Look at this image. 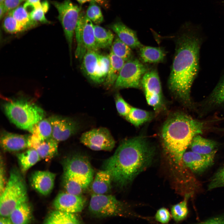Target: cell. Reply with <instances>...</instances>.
Instances as JSON below:
<instances>
[{
	"label": "cell",
	"instance_id": "obj_2",
	"mask_svg": "<svg viewBox=\"0 0 224 224\" xmlns=\"http://www.w3.org/2000/svg\"><path fill=\"white\" fill-rule=\"evenodd\" d=\"M154 153L144 138L127 139L123 141L114 154L104 161L103 169L110 174L112 182L123 188L149 166Z\"/></svg>",
	"mask_w": 224,
	"mask_h": 224
},
{
	"label": "cell",
	"instance_id": "obj_51",
	"mask_svg": "<svg viewBox=\"0 0 224 224\" xmlns=\"http://www.w3.org/2000/svg\"><path fill=\"white\" fill-rule=\"evenodd\" d=\"M4 0H0V3H3Z\"/></svg>",
	"mask_w": 224,
	"mask_h": 224
},
{
	"label": "cell",
	"instance_id": "obj_34",
	"mask_svg": "<svg viewBox=\"0 0 224 224\" xmlns=\"http://www.w3.org/2000/svg\"><path fill=\"white\" fill-rule=\"evenodd\" d=\"M125 62L129 60L132 55L131 48L116 36L111 46L110 51Z\"/></svg>",
	"mask_w": 224,
	"mask_h": 224
},
{
	"label": "cell",
	"instance_id": "obj_50",
	"mask_svg": "<svg viewBox=\"0 0 224 224\" xmlns=\"http://www.w3.org/2000/svg\"><path fill=\"white\" fill-rule=\"evenodd\" d=\"M26 2L30 3H34L40 2V0H26Z\"/></svg>",
	"mask_w": 224,
	"mask_h": 224
},
{
	"label": "cell",
	"instance_id": "obj_46",
	"mask_svg": "<svg viewBox=\"0 0 224 224\" xmlns=\"http://www.w3.org/2000/svg\"><path fill=\"white\" fill-rule=\"evenodd\" d=\"M79 4L82 5L86 2H95L101 6L107 8L109 6V0H76Z\"/></svg>",
	"mask_w": 224,
	"mask_h": 224
},
{
	"label": "cell",
	"instance_id": "obj_47",
	"mask_svg": "<svg viewBox=\"0 0 224 224\" xmlns=\"http://www.w3.org/2000/svg\"><path fill=\"white\" fill-rule=\"evenodd\" d=\"M0 224H12L9 217L1 216L0 218Z\"/></svg>",
	"mask_w": 224,
	"mask_h": 224
},
{
	"label": "cell",
	"instance_id": "obj_30",
	"mask_svg": "<svg viewBox=\"0 0 224 224\" xmlns=\"http://www.w3.org/2000/svg\"><path fill=\"white\" fill-rule=\"evenodd\" d=\"M152 112L132 107L126 119L134 126L138 127L151 120Z\"/></svg>",
	"mask_w": 224,
	"mask_h": 224
},
{
	"label": "cell",
	"instance_id": "obj_23",
	"mask_svg": "<svg viewBox=\"0 0 224 224\" xmlns=\"http://www.w3.org/2000/svg\"><path fill=\"white\" fill-rule=\"evenodd\" d=\"M109 56L110 60V65L108 72L104 82L105 86L108 88L114 85L121 69L126 62L111 52Z\"/></svg>",
	"mask_w": 224,
	"mask_h": 224
},
{
	"label": "cell",
	"instance_id": "obj_10",
	"mask_svg": "<svg viewBox=\"0 0 224 224\" xmlns=\"http://www.w3.org/2000/svg\"><path fill=\"white\" fill-rule=\"evenodd\" d=\"M147 68L137 59L125 62L114 85L116 89L139 88Z\"/></svg>",
	"mask_w": 224,
	"mask_h": 224
},
{
	"label": "cell",
	"instance_id": "obj_27",
	"mask_svg": "<svg viewBox=\"0 0 224 224\" xmlns=\"http://www.w3.org/2000/svg\"><path fill=\"white\" fill-rule=\"evenodd\" d=\"M58 142L52 137L42 141L35 149L41 159L49 160L57 154Z\"/></svg>",
	"mask_w": 224,
	"mask_h": 224
},
{
	"label": "cell",
	"instance_id": "obj_35",
	"mask_svg": "<svg viewBox=\"0 0 224 224\" xmlns=\"http://www.w3.org/2000/svg\"><path fill=\"white\" fill-rule=\"evenodd\" d=\"M2 27L7 32L15 34L25 31V27L18 22L10 12L4 17L2 22Z\"/></svg>",
	"mask_w": 224,
	"mask_h": 224
},
{
	"label": "cell",
	"instance_id": "obj_48",
	"mask_svg": "<svg viewBox=\"0 0 224 224\" xmlns=\"http://www.w3.org/2000/svg\"><path fill=\"white\" fill-rule=\"evenodd\" d=\"M42 9L45 13H46L48 11L49 8V4L48 2L45 0L41 3Z\"/></svg>",
	"mask_w": 224,
	"mask_h": 224
},
{
	"label": "cell",
	"instance_id": "obj_8",
	"mask_svg": "<svg viewBox=\"0 0 224 224\" xmlns=\"http://www.w3.org/2000/svg\"><path fill=\"white\" fill-rule=\"evenodd\" d=\"M52 3L58 11V18L62 26L71 54L73 37L81 12V7L74 4L70 0H65L62 2L53 1Z\"/></svg>",
	"mask_w": 224,
	"mask_h": 224
},
{
	"label": "cell",
	"instance_id": "obj_38",
	"mask_svg": "<svg viewBox=\"0 0 224 224\" xmlns=\"http://www.w3.org/2000/svg\"><path fill=\"white\" fill-rule=\"evenodd\" d=\"M110 65V60L109 55L99 54L98 60V76L100 83L104 82Z\"/></svg>",
	"mask_w": 224,
	"mask_h": 224
},
{
	"label": "cell",
	"instance_id": "obj_29",
	"mask_svg": "<svg viewBox=\"0 0 224 224\" xmlns=\"http://www.w3.org/2000/svg\"><path fill=\"white\" fill-rule=\"evenodd\" d=\"M17 156L22 170L26 172L41 159L37 151L28 148L26 151L17 154Z\"/></svg>",
	"mask_w": 224,
	"mask_h": 224
},
{
	"label": "cell",
	"instance_id": "obj_16",
	"mask_svg": "<svg viewBox=\"0 0 224 224\" xmlns=\"http://www.w3.org/2000/svg\"><path fill=\"white\" fill-rule=\"evenodd\" d=\"M56 175L55 173L47 170L36 171L31 176V184L39 193L47 195L53 189Z\"/></svg>",
	"mask_w": 224,
	"mask_h": 224
},
{
	"label": "cell",
	"instance_id": "obj_19",
	"mask_svg": "<svg viewBox=\"0 0 224 224\" xmlns=\"http://www.w3.org/2000/svg\"><path fill=\"white\" fill-rule=\"evenodd\" d=\"M99 55L98 51H87L82 59V69L86 74L97 83H100L98 76Z\"/></svg>",
	"mask_w": 224,
	"mask_h": 224
},
{
	"label": "cell",
	"instance_id": "obj_5",
	"mask_svg": "<svg viewBox=\"0 0 224 224\" xmlns=\"http://www.w3.org/2000/svg\"><path fill=\"white\" fill-rule=\"evenodd\" d=\"M27 201V189L24 180L17 169H12L3 192L0 194L1 216L8 217L21 203Z\"/></svg>",
	"mask_w": 224,
	"mask_h": 224
},
{
	"label": "cell",
	"instance_id": "obj_4",
	"mask_svg": "<svg viewBox=\"0 0 224 224\" xmlns=\"http://www.w3.org/2000/svg\"><path fill=\"white\" fill-rule=\"evenodd\" d=\"M3 107L5 114L11 122L19 128L30 132L46 115L44 110L37 105L23 99L8 101Z\"/></svg>",
	"mask_w": 224,
	"mask_h": 224
},
{
	"label": "cell",
	"instance_id": "obj_6",
	"mask_svg": "<svg viewBox=\"0 0 224 224\" xmlns=\"http://www.w3.org/2000/svg\"><path fill=\"white\" fill-rule=\"evenodd\" d=\"M88 208L90 212L97 217H123L130 214L126 205L110 194H93Z\"/></svg>",
	"mask_w": 224,
	"mask_h": 224
},
{
	"label": "cell",
	"instance_id": "obj_21",
	"mask_svg": "<svg viewBox=\"0 0 224 224\" xmlns=\"http://www.w3.org/2000/svg\"><path fill=\"white\" fill-rule=\"evenodd\" d=\"M219 144L217 142L207 139L200 134L195 136L192 139L189 147L191 151L199 153L209 155L216 154Z\"/></svg>",
	"mask_w": 224,
	"mask_h": 224
},
{
	"label": "cell",
	"instance_id": "obj_18",
	"mask_svg": "<svg viewBox=\"0 0 224 224\" xmlns=\"http://www.w3.org/2000/svg\"><path fill=\"white\" fill-rule=\"evenodd\" d=\"M109 27L120 40L131 48H139L142 45L138 39L136 31L122 21H117L110 25Z\"/></svg>",
	"mask_w": 224,
	"mask_h": 224
},
{
	"label": "cell",
	"instance_id": "obj_39",
	"mask_svg": "<svg viewBox=\"0 0 224 224\" xmlns=\"http://www.w3.org/2000/svg\"><path fill=\"white\" fill-rule=\"evenodd\" d=\"M224 187V166L212 177L208 185V190Z\"/></svg>",
	"mask_w": 224,
	"mask_h": 224
},
{
	"label": "cell",
	"instance_id": "obj_40",
	"mask_svg": "<svg viewBox=\"0 0 224 224\" xmlns=\"http://www.w3.org/2000/svg\"><path fill=\"white\" fill-rule=\"evenodd\" d=\"M115 101L118 113L120 115L125 118L132 106L126 101L119 93L117 94L115 96Z\"/></svg>",
	"mask_w": 224,
	"mask_h": 224
},
{
	"label": "cell",
	"instance_id": "obj_22",
	"mask_svg": "<svg viewBox=\"0 0 224 224\" xmlns=\"http://www.w3.org/2000/svg\"><path fill=\"white\" fill-rule=\"evenodd\" d=\"M112 182L111 175L107 171L103 169L99 171L92 183L93 194H106L111 189Z\"/></svg>",
	"mask_w": 224,
	"mask_h": 224
},
{
	"label": "cell",
	"instance_id": "obj_37",
	"mask_svg": "<svg viewBox=\"0 0 224 224\" xmlns=\"http://www.w3.org/2000/svg\"><path fill=\"white\" fill-rule=\"evenodd\" d=\"M98 4L95 2H90L86 14L93 22L96 25L100 24L104 21V17L101 9Z\"/></svg>",
	"mask_w": 224,
	"mask_h": 224
},
{
	"label": "cell",
	"instance_id": "obj_25",
	"mask_svg": "<svg viewBox=\"0 0 224 224\" xmlns=\"http://www.w3.org/2000/svg\"><path fill=\"white\" fill-rule=\"evenodd\" d=\"M8 217L12 224H25L29 223L32 219V212L30 207L27 201L17 206Z\"/></svg>",
	"mask_w": 224,
	"mask_h": 224
},
{
	"label": "cell",
	"instance_id": "obj_45",
	"mask_svg": "<svg viewBox=\"0 0 224 224\" xmlns=\"http://www.w3.org/2000/svg\"><path fill=\"white\" fill-rule=\"evenodd\" d=\"M199 223L202 224H224V215L211 217Z\"/></svg>",
	"mask_w": 224,
	"mask_h": 224
},
{
	"label": "cell",
	"instance_id": "obj_41",
	"mask_svg": "<svg viewBox=\"0 0 224 224\" xmlns=\"http://www.w3.org/2000/svg\"><path fill=\"white\" fill-rule=\"evenodd\" d=\"M171 215L167 208L162 207L157 210L155 215V218L157 222L161 223L167 224L170 220Z\"/></svg>",
	"mask_w": 224,
	"mask_h": 224
},
{
	"label": "cell",
	"instance_id": "obj_36",
	"mask_svg": "<svg viewBox=\"0 0 224 224\" xmlns=\"http://www.w3.org/2000/svg\"><path fill=\"white\" fill-rule=\"evenodd\" d=\"M63 182L66 192L75 195H81L85 189L77 181L63 174Z\"/></svg>",
	"mask_w": 224,
	"mask_h": 224
},
{
	"label": "cell",
	"instance_id": "obj_13",
	"mask_svg": "<svg viewBox=\"0 0 224 224\" xmlns=\"http://www.w3.org/2000/svg\"><path fill=\"white\" fill-rule=\"evenodd\" d=\"M224 105V77L205 100L196 104L195 112L198 117H204Z\"/></svg>",
	"mask_w": 224,
	"mask_h": 224
},
{
	"label": "cell",
	"instance_id": "obj_43",
	"mask_svg": "<svg viewBox=\"0 0 224 224\" xmlns=\"http://www.w3.org/2000/svg\"><path fill=\"white\" fill-rule=\"evenodd\" d=\"M25 0H4L3 3L7 12L17 8Z\"/></svg>",
	"mask_w": 224,
	"mask_h": 224
},
{
	"label": "cell",
	"instance_id": "obj_11",
	"mask_svg": "<svg viewBox=\"0 0 224 224\" xmlns=\"http://www.w3.org/2000/svg\"><path fill=\"white\" fill-rule=\"evenodd\" d=\"M84 145L94 151H110L114 147L115 142L109 130L100 127L84 133L80 138Z\"/></svg>",
	"mask_w": 224,
	"mask_h": 224
},
{
	"label": "cell",
	"instance_id": "obj_24",
	"mask_svg": "<svg viewBox=\"0 0 224 224\" xmlns=\"http://www.w3.org/2000/svg\"><path fill=\"white\" fill-rule=\"evenodd\" d=\"M45 224H79L81 221L75 213L56 210L50 213L44 221Z\"/></svg>",
	"mask_w": 224,
	"mask_h": 224
},
{
	"label": "cell",
	"instance_id": "obj_1",
	"mask_svg": "<svg viewBox=\"0 0 224 224\" xmlns=\"http://www.w3.org/2000/svg\"><path fill=\"white\" fill-rule=\"evenodd\" d=\"M176 37V49L169 80L172 92L186 107L195 111L190 96L193 83L199 69V40L189 32Z\"/></svg>",
	"mask_w": 224,
	"mask_h": 224
},
{
	"label": "cell",
	"instance_id": "obj_3",
	"mask_svg": "<svg viewBox=\"0 0 224 224\" xmlns=\"http://www.w3.org/2000/svg\"><path fill=\"white\" fill-rule=\"evenodd\" d=\"M205 124L182 112L172 115L165 122L161 132L162 147L169 161L178 169L184 172L187 168L182 162L183 155L194 137L203 133Z\"/></svg>",
	"mask_w": 224,
	"mask_h": 224
},
{
	"label": "cell",
	"instance_id": "obj_9",
	"mask_svg": "<svg viewBox=\"0 0 224 224\" xmlns=\"http://www.w3.org/2000/svg\"><path fill=\"white\" fill-rule=\"evenodd\" d=\"M77 43L76 57L80 60L88 50L98 51L94 34V25L86 13L81 12L75 31Z\"/></svg>",
	"mask_w": 224,
	"mask_h": 224
},
{
	"label": "cell",
	"instance_id": "obj_44",
	"mask_svg": "<svg viewBox=\"0 0 224 224\" xmlns=\"http://www.w3.org/2000/svg\"><path fill=\"white\" fill-rule=\"evenodd\" d=\"M6 178L5 171L3 161L1 158L0 169V194L3 191L7 182Z\"/></svg>",
	"mask_w": 224,
	"mask_h": 224
},
{
	"label": "cell",
	"instance_id": "obj_14",
	"mask_svg": "<svg viewBox=\"0 0 224 224\" xmlns=\"http://www.w3.org/2000/svg\"><path fill=\"white\" fill-rule=\"evenodd\" d=\"M216 154L205 155L193 152L186 151L182 161L185 167L193 173L200 174L213 164Z\"/></svg>",
	"mask_w": 224,
	"mask_h": 224
},
{
	"label": "cell",
	"instance_id": "obj_26",
	"mask_svg": "<svg viewBox=\"0 0 224 224\" xmlns=\"http://www.w3.org/2000/svg\"><path fill=\"white\" fill-rule=\"evenodd\" d=\"M139 48L140 56L145 63H159L164 58L165 53L160 48L142 45Z\"/></svg>",
	"mask_w": 224,
	"mask_h": 224
},
{
	"label": "cell",
	"instance_id": "obj_31",
	"mask_svg": "<svg viewBox=\"0 0 224 224\" xmlns=\"http://www.w3.org/2000/svg\"><path fill=\"white\" fill-rule=\"evenodd\" d=\"M30 133L42 141L52 137V127L49 119L44 118L38 122Z\"/></svg>",
	"mask_w": 224,
	"mask_h": 224
},
{
	"label": "cell",
	"instance_id": "obj_17",
	"mask_svg": "<svg viewBox=\"0 0 224 224\" xmlns=\"http://www.w3.org/2000/svg\"><path fill=\"white\" fill-rule=\"evenodd\" d=\"M30 135L3 131L1 134V146L4 151L8 152L18 151L28 148Z\"/></svg>",
	"mask_w": 224,
	"mask_h": 224
},
{
	"label": "cell",
	"instance_id": "obj_32",
	"mask_svg": "<svg viewBox=\"0 0 224 224\" xmlns=\"http://www.w3.org/2000/svg\"><path fill=\"white\" fill-rule=\"evenodd\" d=\"M192 193H187L184 199L180 202L172 206L171 209V216L176 222L184 220L187 217L188 213L187 206L188 200Z\"/></svg>",
	"mask_w": 224,
	"mask_h": 224
},
{
	"label": "cell",
	"instance_id": "obj_49",
	"mask_svg": "<svg viewBox=\"0 0 224 224\" xmlns=\"http://www.w3.org/2000/svg\"><path fill=\"white\" fill-rule=\"evenodd\" d=\"M7 12L4 3H0V19L1 20Z\"/></svg>",
	"mask_w": 224,
	"mask_h": 224
},
{
	"label": "cell",
	"instance_id": "obj_42",
	"mask_svg": "<svg viewBox=\"0 0 224 224\" xmlns=\"http://www.w3.org/2000/svg\"><path fill=\"white\" fill-rule=\"evenodd\" d=\"M45 13L42 7H41L35 8L29 14L33 20L38 22H39L44 23H49V22L45 17Z\"/></svg>",
	"mask_w": 224,
	"mask_h": 224
},
{
	"label": "cell",
	"instance_id": "obj_12",
	"mask_svg": "<svg viewBox=\"0 0 224 224\" xmlns=\"http://www.w3.org/2000/svg\"><path fill=\"white\" fill-rule=\"evenodd\" d=\"M48 119L52 127V137L58 142L67 140L79 129L78 123L72 118L54 115Z\"/></svg>",
	"mask_w": 224,
	"mask_h": 224
},
{
	"label": "cell",
	"instance_id": "obj_33",
	"mask_svg": "<svg viewBox=\"0 0 224 224\" xmlns=\"http://www.w3.org/2000/svg\"><path fill=\"white\" fill-rule=\"evenodd\" d=\"M10 12L14 18L23 26L26 30L35 27L38 24V22L31 18L23 6H19Z\"/></svg>",
	"mask_w": 224,
	"mask_h": 224
},
{
	"label": "cell",
	"instance_id": "obj_7",
	"mask_svg": "<svg viewBox=\"0 0 224 224\" xmlns=\"http://www.w3.org/2000/svg\"><path fill=\"white\" fill-rule=\"evenodd\" d=\"M64 173L72 178L86 189L92 182L93 170L87 157L80 153H75L63 161Z\"/></svg>",
	"mask_w": 224,
	"mask_h": 224
},
{
	"label": "cell",
	"instance_id": "obj_20",
	"mask_svg": "<svg viewBox=\"0 0 224 224\" xmlns=\"http://www.w3.org/2000/svg\"><path fill=\"white\" fill-rule=\"evenodd\" d=\"M141 85L145 96H162L161 82L156 70L147 71L142 77Z\"/></svg>",
	"mask_w": 224,
	"mask_h": 224
},
{
	"label": "cell",
	"instance_id": "obj_28",
	"mask_svg": "<svg viewBox=\"0 0 224 224\" xmlns=\"http://www.w3.org/2000/svg\"><path fill=\"white\" fill-rule=\"evenodd\" d=\"M95 40L99 49H105L111 46L114 39L112 31L98 25H94Z\"/></svg>",
	"mask_w": 224,
	"mask_h": 224
},
{
	"label": "cell",
	"instance_id": "obj_15",
	"mask_svg": "<svg viewBox=\"0 0 224 224\" xmlns=\"http://www.w3.org/2000/svg\"><path fill=\"white\" fill-rule=\"evenodd\" d=\"M85 199L81 195H77L66 192L59 193L53 203L56 210L76 213L81 212L85 204Z\"/></svg>",
	"mask_w": 224,
	"mask_h": 224
}]
</instances>
